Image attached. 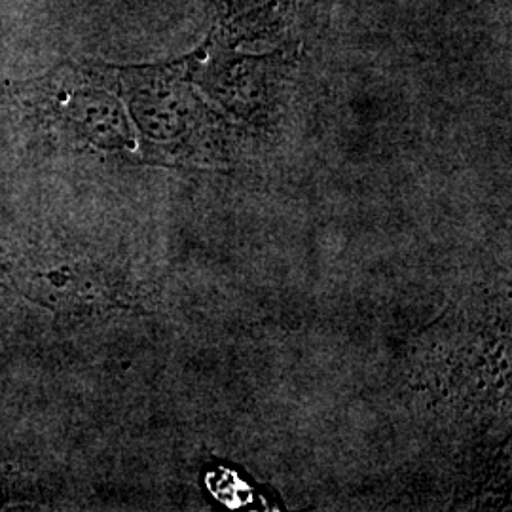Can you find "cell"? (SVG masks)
<instances>
[{
    "mask_svg": "<svg viewBox=\"0 0 512 512\" xmlns=\"http://www.w3.org/2000/svg\"><path fill=\"white\" fill-rule=\"evenodd\" d=\"M294 0H228L213 42L236 48L239 42L277 37L293 16Z\"/></svg>",
    "mask_w": 512,
    "mask_h": 512,
    "instance_id": "obj_1",
    "label": "cell"
}]
</instances>
